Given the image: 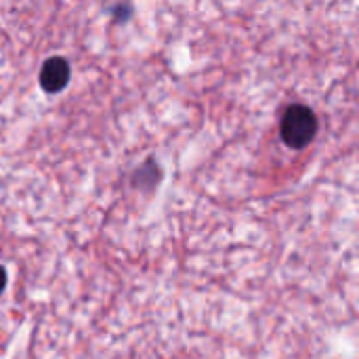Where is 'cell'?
<instances>
[{"mask_svg":"<svg viewBox=\"0 0 359 359\" xmlns=\"http://www.w3.org/2000/svg\"><path fill=\"white\" fill-rule=\"evenodd\" d=\"M318 133V118L305 105H292L286 109L282 120V139L288 147L301 149L311 143Z\"/></svg>","mask_w":359,"mask_h":359,"instance_id":"6da1fadb","label":"cell"},{"mask_svg":"<svg viewBox=\"0 0 359 359\" xmlns=\"http://www.w3.org/2000/svg\"><path fill=\"white\" fill-rule=\"evenodd\" d=\"M69 80V63L63 57H50L40 69V84L46 93H59Z\"/></svg>","mask_w":359,"mask_h":359,"instance_id":"7a4b0ae2","label":"cell"},{"mask_svg":"<svg viewBox=\"0 0 359 359\" xmlns=\"http://www.w3.org/2000/svg\"><path fill=\"white\" fill-rule=\"evenodd\" d=\"M4 286H6V271L0 267V292L4 290Z\"/></svg>","mask_w":359,"mask_h":359,"instance_id":"3957f363","label":"cell"}]
</instances>
